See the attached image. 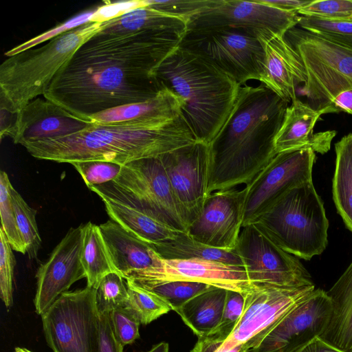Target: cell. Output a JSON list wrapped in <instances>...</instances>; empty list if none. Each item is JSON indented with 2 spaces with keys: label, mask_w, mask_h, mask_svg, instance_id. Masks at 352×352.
Segmentation results:
<instances>
[{
  "label": "cell",
  "mask_w": 352,
  "mask_h": 352,
  "mask_svg": "<svg viewBox=\"0 0 352 352\" xmlns=\"http://www.w3.org/2000/svg\"><path fill=\"white\" fill-rule=\"evenodd\" d=\"M297 12L301 16L328 20H352V0H314Z\"/></svg>",
  "instance_id": "f35d334b"
},
{
  "label": "cell",
  "mask_w": 352,
  "mask_h": 352,
  "mask_svg": "<svg viewBox=\"0 0 352 352\" xmlns=\"http://www.w3.org/2000/svg\"><path fill=\"white\" fill-rule=\"evenodd\" d=\"M19 112L10 108L5 102L0 100V138L1 140L6 136L12 139L14 138Z\"/></svg>",
  "instance_id": "bcb514c9"
},
{
  "label": "cell",
  "mask_w": 352,
  "mask_h": 352,
  "mask_svg": "<svg viewBox=\"0 0 352 352\" xmlns=\"http://www.w3.org/2000/svg\"><path fill=\"white\" fill-rule=\"evenodd\" d=\"M14 352H32L25 348L22 347H16L14 349Z\"/></svg>",
  "instance_id": "816d5d0a"
},
{
  "label": "cell",
  "mask_w": 352,
  "mask_h": 352,
  "mask_svg": "<svg viewBox=\"0 0 352 352\" xmlns=\"http://www.w3.org/2000/svg\"><path fill=\"white\" fill-rule=\"evenodd\" d=\"M300 17L298 12L283 10L260 0H216L188 19L187 30L232 28L258 38L285 36L298 25Z\"/></svg>",
  "instance_id": "4fadbf2b"
},
{
  "label": "cell",
  "mask_w": 352,
  "mask_h": 352,
  "mask_svg": "<svg viewBox=\"0 0 352 352\" xmlns=\"http://www.w3.org/2000/svg\"><path fill=\"white\" fill-rule=\"evenodd\" d=\"M332 311L327 292L315 289L280 320L240 349L248 352H296L326 330Z\"/></svg>",
  "instance_id": "7c38bea8"
},
{
  "label": "cell",
  "mask_w": 352,
  "mask_h": 352,
  "mask_svg": "<svg viewBox=\"0 0 352 352\" xmlns=\"http://www.w3.org/2000/svg\"><path fill=\"white\" fill-rule=\"evenodd\" d=\"M80 259L88 287L97 289L105 276L117 272L99 226L91 221L82 224Z\"/></svg>",
  "instance_id": "4dcf8cb0"
},
{
  "label": "cell",
  "mask_w": 352,
  "mask_h": 352,
  "mask_svg": "<svg viewBox=\"0 0 352 352\" xmlns=\"http://www.w3.org/2000/svg\"><path fill=\"white\" fill-rule=\"evenodd\" d=\"M12 250L0 228V296L8 309L13 302V278L16 261Z\"/></svg>",
  "instance_id": "ab89813d"
},
{
  "label": "cell",
  "mask_w": 352,
  "mask_h": 352,
  "mask_svg": "<svg viewBox=\"0 0 352 352\" xmlns=\"http://www.w3.org/2000/svg\"><path fill=\"white\" fill-rule=\"evenodd\" d=\"M227 291L212 287L195 296L175 311L198 338L204 337L221 319Z\"/></svg>",
  "instance_id": "83f0119b"
},
{
  "label": "cell",
  "mask_w": 352,
  "mask_h": 352,
  "mask_svg": "<svg viewBox=\"0 0 352 352\" xmlns=\"http://www.w3.org/2000/svg\"><path fill=\"white\" fill-rule=\"evenodd\" d=\"M101 199L111 220L151 247L173 239L182 232L133 206L107 199Z\"/></svg>",
  "instance_id": "4316f807"
},
{
  "label": "cell",
  "mask_w": 352,
  "mask_h": 352,
  "mask_svg": "<svg viewBox=\"0 0 352 352\" xmlns=\"http://www.w3.org/2000/svg\"><path fill=\"white\" fill-rule=\"evenodd\" d=\"M212 287L202 283L173 281L157 285L148 290L162 297L172 310L175 311L195 296Z\"/></svg>",
  "instance_id": "8d00e7d4"
},
{
  "label": "cell",
  "mask_w": 352,
  "mask_h": 352,
  "mask_svg": "<svg viewBox=\"0 0 352 352\" xmlns=\"http://www.w3.org/2000/svg\"><path fill=\"white\" fill-rule=\"evenodd\" d=\"M182 104L181 98L164 87L155 96L145 101L114 107L93 115L90 122L96 124L124 122L162 124L182 114Z\"/></svg>",
  "instance_id": "603a6c76"
},
{
  "label": "cell",
  "mask_w": 352,
  "mask_h": 352,
  "mask_svg": "<svg viewBox=\"0 0 352 352\" xmlns=\"http://www.w3.org/2000/svg\"><path fill=\"white\" fill-rule=\"evenodd\" d=\"M174 195L190 224L208 196L209 146L196 142L160 156Z\"/></svg>",
  "instance_id": "e0dca14e"
},
{
  "label": "cell",
  "mask_w": 352,
  "mask_h": 352,
  "mask_svg": "<svg viewBox=\"0 0 352 352\" xmlns=\"http://www.w3.org/2000/svg\"><path fill=\"white\" fill-rule=\"evenodd\" d=\"M182 38L155 32L95 34L76 51L43 96L89 122L98 113L148 100L166 87L155 72Z\"/></svg>",
  "instance_id": "6da1fadb"
},
{
  "label": "cell",
  "mask_w": 352,
  "mask_h": 352,
  "mask_svg": "<svg viewBox=\"0 0 352 352\" xmlns=\"http://www.w3.org/2000/svg\"><path fill=\"white\" fill-rule=\"evenodd\" d=\"M117 272L105 276L96 289V306L98 314L124 307L128 298L126 281Z\"/></svg>",
  "instance_id": "e575fe53"
},
{
  "label": "cell",
  "mask_w": 352,
  "mask_h": 352,
  "mask_svg": "<svg viewBox=\"0 0 352 352\" xmlns=\"http://www.w3.org/2000/svg\"><path fill=\"white\" fill-rule=\"evenodd\" d=\"M297 26L352 49V20H328L300 15Z\"/></svg>",
  "instance_id": "d590c367"
},
{
  "label": "cell",
  "mask_w": 352,
  "mask_h": 352,
  "mask_svg": "<svg viewBox=\"0 0 352 352\" xmlns=\"http://www.w3.org/2000/svg\"><path fill=\"white\" fill-rule=\"evenodd\" d=\"M125 281L128 298L124 308L140 324H148L172 310L168 302L156 293L142 287L132 280Z\"/></svg>",
  "instance_id": "1f68e13d"
},
{
  "label": "cell",
  "mask_w": 352,
  "mask_h": 352,
  "mask_svg": "<svg viewBox=\"0 0 352 352\" xmlns=\"http://www.w3.org/2000/svg\"><path fill=\"white\" fill-rule=\"evenodd\" d=\"M104 23H87L41 47L8 57L0 65V100L19 112L43 95L76 51L102 30Z\"/></svg>",
  "instance_id": "5b68a950"
},
{
  "label": "cell",
  "mask_w": 352,
  "mask_h": 352,
  "mask_svg": "<svg viewBox=\"0 0 352 352\" xmlns=\"http://www.w3.org/2000/svg\"><path fill=\"white\" fill-rule=\"evenodd\" d=\"M264 50V65L258 81L287 102L296 98V89L307 81L302 61L285 36L258 38Z\"/></svg>",
  "instance_id": "44dd1931"
},
{
  "label": "cell",
  "mask_w": 352,
  "mask_h": 352,
  "mask_svg": "<svg viewBox=\"0 0 352 352\" xmlns=\"http://www.w3.org/2000/svg\"><path fill=\"white\" fill-rule=\"evenodd\" d=\"M123 347L114 336L109 313L99 314L98 352H123Z\"/></svg>",
  "instance_id": "f6af8a7d"
},
{
  "label": "cell",
  "mask_w": 352,
  "mask_h": 352,
  "mask_svg": "<svg viewBox=\"0 0 352 352\" xmlns=\"http://www.w3.org/2000/svg\"><path fill=\"white\" fill-rule=\"evenodd\" d=\"M99 227L116 270L124 279L157 265L155 251L118 223L109 220Z\"/></svg>",
  "instance_id": "cb8c5ba5"
},
{
  "label": "cell",
  "mask_w": 352,
  "mask_h": 352,
  "mask_svg": "<svg viewBox=\"0 0 352 352\" xmlns=\"http://www.w3.org/2000/svg\"><path fill=\"white\" fill-rule=\"evenodd\" d=\"M315 289V285L284 287L250 284L243 294L242 314L232 332L214 352H232L275 325Z\"/></svg>",
  "instance_id": "5bb4252c"
},
{
  "label": "cell",
  "mask_w": 352,
  "mask_h": 352,
  "mask_svg": "<svg viewBox=\"0 0 352 352\" xmlns=\"http://www.w3.org/2000/svg\"><path fill=\"white\" fill-rule=\"evenodd\" d=\"M316 154L311 149L277 154L245 186L242 227L253 223L291 188L312 180Z\"/></svg>",
  "instance_id": "9a60e30c"
},
{
  "label": "cell",
  "mask_w": 352,
  "mask_h": 352,
  "mask_svg": "<svg viewBox=\"0 0 352 352\" xmlns=\"http://www.w3.org/2000/svg\"><path fill=\"white\" fill-rule=\"evenodd\" d=\"M151 248L160 258L164 259L199 258L243 267L235 250H226L208 246L185 232H180L174 239Z\"/></svg>",
  "instance_id": "f1b7e54d"
},
{
  "label": "cell",
  "mask_w": 352,
  "mask_h": 352,
  "mask_svg": "<svg viewBox=\"0 0 352 352\" xmlns=\"http://www.w3.org/2000/svg\"><path fill=\"white\" fill-rule=\"evenodd\" d=\"M276 8L297 12L301 8L309 5L314 0H260Z\"/></svg>",
  "instance_id": "c3c4849f"
},
{
  "label": "cell",
  "mask_w": 352,
  "mask_h": 352,
  "mask_svg": "<svg viewBox=\"0 0 352 352\" xmlns=\"http://www.w3.org/2000/svg\"><path fill=\"white\" fill-rule=\"evenodd\" d=\"M234 250L252 284L284 287L314 285L299 258L280 248L255 223L242 227Z\"/></svg>",
  "instance_id": "8fae6325"
},
{
  "label": "cell",
  "mask_w": 352,
  "mask_h": 352,
  "mask_svg": "<svg viewBox=\"0 0 352 352\" xmlns=\"http://www.w3.org/2000/svg\"><path fill=\"white\" fill-rule=\"evenodd\" d=\"M169 346L167 342H162L154 345L147 352H168Z\"/></svg>",
  "instance_id": "f907efd6"
},
{
  "label": "cell",
  "mask_w": 352,
  "mask_h": 352,
  "mask_svg": "<svg viewBox=\"0 0 352 352\" xmlns=\"http://www.w3.org/2000/svg\"><path fill=\"white\" fill-rule=\"evenodd\" d=\"M253 223L299 259L321 254L328 243L329 221L312 180L287 191Z\"/></svg>",
  "instance_id": "8992f818"
},
{
  "label": "cell",
  "mask_w": 352,
  "mask_h": 352,
  "mask_svg": "<svg viewBox=\"0 0 352 352\" xmlns=\"http://www.w3.org/2000/svg\"><path fill=\"white\" fill-rule=\"evenodd\" d=\"M96 8L82 12L70 19L60 23L55 28L49 30L44 33L38 35L13 48L5 53L8 57L19 54L28 49L34 47L47 41H50L65 32L77 28L82 25L89 23L96 12Z\"/></svg>",
  "instance_id": "60d3db41"
},
{
  "label": "cell",
  "mask_w": 352,
  "mask_h": 352,
  "mask_svg": "<svg viewBox=\"0 0 352 352\" xmlns=\"http://www.w3.org/2000/svg\"><path fill=\"white\" fill-rule=\"evenodd\" d=\"M216 0H147L148 7L161 12L188 19L211 6Z\"/></svg>",
  "instance_id": "b9f144b4"
},
{
  "label": "cell",
  "mask_w": 352,
  "mask_h": 352,
  "mask_svg": "<svg viewBox=\"0 0 352 352\" xmlns=\"http://www.w3.org/2000/svg\"><path fill=\"white\" fill-rule=\"evenodd\" d=\"M238 352H248V351L239 348L238 350Z\"/></svg>",
  "instance_id": "f5cc1de1"
},
{
  "label": "cell",
  "mask_w": 352,
  "mask_h": 352,
  "mask_svg": "<svg viewBox=\"0 0 352 352\" xmlns=\"http://www.w3.org/2000/svg\"><path fill=\"white\" fill-rule=\"evenodd\" d=\"M89 189L101 199L133 206L176 230L188 232L190 223L174 195L160 157L126 163L113 181Z\"/></svg>",
  "instance_id": "52a82bcc"
},
{
  "label": "cell",
  "mask_w": 352,
  "mask_h": 352,
  "mask_svg": "<svg viewBox=\"0 0 352 352\" xmlns=\"http://www.w3.org/2000/svg\"><path fill=\"white\" fill-rule=\"evenodd\" d=\"M287 107L263 84L240 87L227 120L208 145V195L248 185L276 155L274 140Z\"/></svg>",
  "instance_id": "7a4b0ae2"
},
{
  "label": "cell",
  "mask_w": 352,
  "mask_h": 352,
  "mask_svg": "<svg viewBox=\"0 0 352 352\" xmlns=\"http://www.w3.org/2000/svg\"><path fill=\"white\" fill-rule=\"evenodd\" d=\"M341 111L352 115V89L340 93L332 101L329 113Z\"/></svg>",
  "instance_id": "7dc6e473"
},
{
  "label": "cell",
  "mask_w": 352,
  "mask_h": 352,
  "mask_svg": "<svg viewBox=\"0 0 352 352\" xmlns=\"http://www.w3.org/2000/svg\"><path fill=\"white\" fill-rule=\"evenodd\" d=\"M335 151L333 199L338 214L352 232V133L335 144Z\"/></svg>",
  "instance_id": "f546056e"
},
{
  "label": "cell",
  "mask_w": 352,
  "mask_h": 352,
  "mask_svg": "<svg viewBox=\"0 0 352 352\" xmlns=\"http://www.w3.org/2000/svg\"><path fill=\"white\" fill-rule=\"evenodd\" d=\"M327 293L332 311L320 337L345 352H352V261Z\"/></svg>",
  "instance_id": "484cf974"
},
{
  "label": "cell",
  "mask_w": 352,
  "mask_h": 352,
  "mask_svg": "<svg viewBox=\"0 0 352 352\" xmlns=\"http://www.w3.org/2000/svg\"><path fill=\"white\" fill-rule=\"evenodd\" d=\"M93 123L76 116L56 103L36 98L19 112L14 144L67 136Z\"/></svg>",
  "instance_id": "ffe728a7"
},
{
  "label": "cell",
  "mask_w": 352,
  "mask_h": 352,
  "mask_svg": "<svg viewBox=\"0 0 352 352\" xmlns=\"http://www.w3.org/2000/svg\"><path fill=\"white\" fill-rule=\"evenodd\" d=\"M11 197L18 230L30 259L37 258L41 245V238L36 221V210L31 208L12 186Z\"/></svg>",
  "instance_id": "d6a6232c"
},
{
  "label": "cell",
  "mask_w": 352,
  "mask_h": 352,
  "mask_svg": "<svg viewBox=\"0 0 352 352\" xmlns=\"http://www.w3.org/2000/svg\"><path fill=\"white\" fill-rule=\"evenodd\" d=\"M71 164L80 175L88 188L113 181L120 173L122 165L105 161H83Z\"/></svg>",
  "instance_id": "74e56055"
},
{
  "label": "cell",
  "mask_w": 352,
  "mask_h": 352,
  "mask_svg": "<svg viewBox=\"0 0 352 352\" xmlns=\"http://www.w3.org/2000/svg\"><path fill=\"white\" fill-rule=\"evenodd\" d=\"M186 30V19L146 6L105 21L102 30L96 34L103 37H116L142 32H155L183 37Z\"/></svg>",
  "instance_id": "d4e9b609"
},
{
  "label": "cell",
  "mask_w": 352,
  "mask_h": 352,
  "mask_svg": "<svg viewBox=\"0 0 352 352\" xmlns=\"http://www.w3.org/2000/svg\"><path fill=\"white\" fill-rule=\"evenodd\" d=\"M12 185L8 174L0 172V214L1 228L12 249L23 254L27 253L26 248L19 234L13 208L11 188Z\"/></svg>",
  "instance_id": "836d02e7"
},
{
  "label": "cell",
  "mask_w": 352,
  "mask_h": 352,
  "mask_svg": "<svg viewBox=\"0 0 352 352\" xmlns=\"http://www.w3.org/2000/svg\"><path fill=\"white\" fill-rule=\"evenodd\" d=\"M321 115L308 103L298 98L292 102L274 140L276 154L304 149H311L321 154L327 153L336 132L314 133L315 124Z\"/></svg>",
  "instance_id": "7402d4cb"
},
{
  "label": "cell",
  "mask_w": 352,
  "mask_h": 352,
  "mask_svg": "<svg viewBox=\"0 0 352 352\" xmlns=\"http://www.w3.org/2000/svg\"><path fill=\"white\" fill-rule=\"evenodd\" d=\"M82 224L71 228L36 273L35 310L42 315L75 282L86 278L80 254Z\"/></svg>",
  "instance_id": "ac0fdd59"
},
{
  "label": "cell",
  "mask_w": 352,
  "mask_h": 352,
  "mask_svg": "<svg viewBox=\"0 0 352 352\" xmlns=\"http://www.w3.org/2000/svg\"><path fill=\"white\" fill-rule=\"evenodd\" d=\"M245 195L244 188L211 193L187 233L208 246L234 250L242 228Z\"/></svg>",
  "instance_id": "d6986e66"
},
{
  "label": "cell",
  "mask_w": 352,
  "mask_h": 352,
  "mask_svg": "<svg viewBox=\"0 0 352 352\" xmlns=\"http://www.w3.org/2000/svg\"><path fill=\"white\" fill-rule=\"evenodd\" d=\"M109 317L114 336L123 346L140 337V322L124 307L111 311Z\"/></svg>",
  "instance_id": "7bdbcfd3"
},
{
  "label": "cell",
  "mask_w": 352,
  "mask_h": 352,
  "mask_svg": "<svg viewBox=\"0 0 352 352\" xmlns=\"http://www.w3.org/2000/svg\"><path fill=\"white\" fill-rule=\"evenodd\" d=\"M41 318L46 342L54 352H98L95 288L63 293Z\"/></svg>",
  "instance_id": "9c48e42d"
},
{
  "label": "cell",
  "mask_w": 352,
  "mask_h": 352,
  "mask_svg": "<svg viewBox=\"0 0 352 352\" xmlns=\"http://www.w3.org/2000/svg\"><path fill=\"white\" fill-rule=\"evenodd\" d=\"M124 280H132L146 289L168 282L188 281L202 283L242 294L251 284L243 266L199 258L164 259L160 257L155 267L131 273Z\"/></svg>",
  "instance_id": "2e32d148"
},
{
  "label": "cell",
  "mask_w": 352,
  "mask_h": 352,
  "mask_svg": "<svg viewBox=\"0 0 352 352\" xmlns=\"http://www.w3.org/2000/svg\"><path fill=\"white\" fill-rule=\"evenodd\" d=\"M285 38L300 56L307 74L302 90L308 104L329 113L334 98L352 89V49L298 26Z\"/></svg>",
  "instance_id": "ba28073f"
},
{
  "label": "cell",
  "mask_w": 352,
  "mask_h": 352,
  "mask_svg": "<svg viewBox=\"0 0 352 352\" xmlns=\"http://www.w3.org/2000/svg\"><path fill=\"white\" fill-rule=\"evenodd\" d=\"M146 6L147 0L105 1L104 5L96 8L89 23H103L118 18L133 10Z\"/></svg>",
  "instance_id": "ee69618b"
},
{
  "label": "cell",
  "mask_w": 352,
  "mask_h": 352,
  "mask_svg": "<svg viewBox=\"0 0 352 352\" xmlns=\"http://www.w3.org/2000/svg\"><path fill=\"white\" fill-rule=\"evenodd\" d=\"M296 352H345L331 344L320 336L315 337Z\"/></svg>",
  "instance_id": "681fc988"
},
{
  "label": "cell",
  "mask_w": 352,
  "mask_h": 352,
  "mask_svg": "<svg viewBox=\"0 0 352 352\" xmlns=\"http://www.w3.org/2000/svg\"><path fill=\"white\" fill-rule=\"evenodd\" d=\"M155 74L182 100V115L197 141L209 145L232 111L241 85L208 59L179 46Z\"/></svg>",
  "instance_id": "277c9868"
},
{
  "label": "cell",
  "mask_w": 352,
  "mask_h": 352,
  "mask_svg": "<svg viewBox=\"0 0 352 352\" xmlns=\"http://www.w3.org/2000/svg\"><path fill=\"white\" fill-rule=\"evenodd\" d=\"M197 142L182 114L162 124H92L76 133L23 144L34 157L69 163L105 161L124 165L157 157Z\"/></svg>",
  "instance_id": "3957f363"
},
{
  "label": "cell",
  "mask_w": 352,
  "mask_h": 352,
  "mask_svg": "<svg viewBox=\"0 0 352 352\" xmlns=\"http://www.w3.org/2000/svg\"><path fill=\"white\" fill-rule=\"evenodd\" d=\"M179 47L208 59L241 86L259 80L264 50L258 38L232 28L187 30Z\"/></svg>",
  "instance_id": "30bf717a"
}]
</instances>
